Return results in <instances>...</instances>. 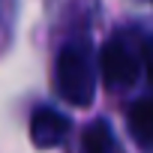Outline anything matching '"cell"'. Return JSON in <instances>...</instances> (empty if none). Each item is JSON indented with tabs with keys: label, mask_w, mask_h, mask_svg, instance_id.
<instances>
[{
	"label": "cell",
	"mask_w": 153,
	"mask_h": 153,
	"mask_svg": "<svg viewBox=\"0 0 153 153\" xmlns=\"http://www.w3.org/2000/svg\"><path fill=\"white\" fill-rule=\"evenodd\" d=\"M147 51H150V36L141 24L120 27L99 51V66L96 72L108 90L123 93L132 90L147 72Z\"/></svg>",
	"instance_id": "1"
},
{
	"label": "cell",
	"mask_w": 153,
	"mask_h": 153,
	"mask_svg": "<svg viewBox=\"0 0 153 153\" xmlns=\"http://www.w3.org/2000/svg\"><path fill=\"white\" fill-rule=\"evenodd\" d=\"M96 60L93 48L87 39H69L57 60H54V81L60 96L75 105V108H87L96 96Z\"/></svg>",
	"instance_id": "2"
},
{
	"label": "cell",
	"mask_w": 153,
	"mask_h": 153,
	"mask_svg": "<svg viewBox=\"0 0 153 153\" xmlns=\"http://www.w3.org/2000/svg\"><path fill=\"white\" fill-rule=\"evenodd\" d=\"M69 129H72L69 117L63 111L51 108V105H39L30 114V141L39 150H51V147L63 144L66 135H69Z\"/></svg>",
	"instance_id": "3"
},
{
	"label": "cell",
	"mask_w": 153,
	"mask_h": 153,
	"mask_svg": "<svg viewBox=\"0 0 153 153\" xmlns=\"http://www.w3.org/2000/svg\"><path fill=\"white\" fill-rule=\"evenodd\" d=\"M126 126H129V135L135 138V144L141 150H150L153 147V102L150 96H138L129 108H126Z\"/></svg>",
	"instance_id": "4"
},
{
	"label": "cell",
	"mask_w": 153,
	"mask_h": 153,
	"mask_svg": "<svg viewBox=\"0 0 153 153\" xmlns=\"http://www.w3.org/2000/svg\"><path fill=\"white\" fill-rule=\"evenodd\" d=\"M117 141H114V129L108 120L96 117L84 126L81 132V153H114Z\"/></svg>",
	"instance_id": "5"
}]
</instances>
